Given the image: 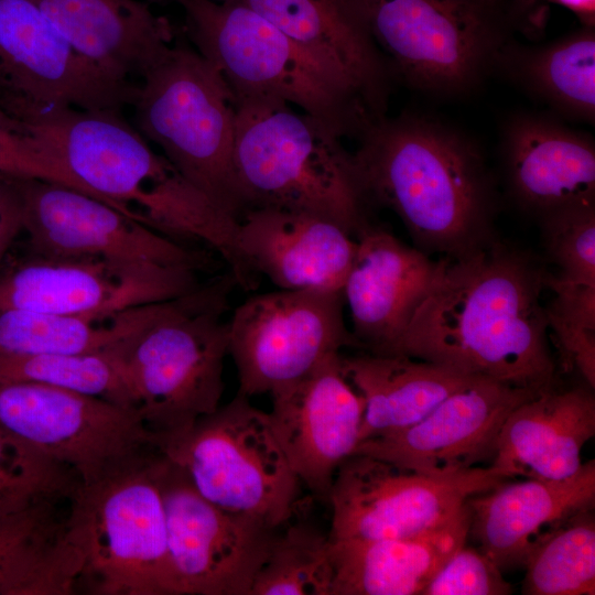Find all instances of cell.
<instances>
[{
    "label": "cell",
    "instance_id": "obj_1",
    "mask_svg": "<svg viewBox=\"0 0 595 595\" xmlns=\"http://www.w3.org/2000/svg\"><path fill=\"white\" fill-rule=\"evenodd\" d=\"M547 274L498 239L468 256L441 257L400 355L538 392L556 386L542 303Z\"/></svg>",
    "mask_w": 595,
    "mask_h": 595
},
{
    "label": "cell",
    "instance_id": "obj_2",
    "mask_svg": "<svg viewBox=\"0 0 595 595\" xmlns=\"http://www.w3.org/2000/svg\"><path fill=\"white\" fill-rule=\"evenodd\" d=\"M358 138L351 154L367 205L394 213L415 248L459 258L497 239L494 175L465 133L407 112L375 120Z\"/></svg>",
    "mask_w": 595,
    "mask_h": 595
},
{
    "label": "cell",
    "instance_id": "obj_3",
    "mask_svg": "<svg viewBox=\"0 0 595 595\" xmlns=\"http://www.w3.org/2000/svg\"><path fill=\"white\" fill-rule=\"evenodd\" d=\"M28 125L99 199L178 242L206 246L225 261L239 288H257L258 277L239 247V221L158 154L118 111L66 108Z\"/></svg>",
    "mask_w": 595,
    "mask_h": 595
},
{
    "label": "cell",
    "instance_id": "obj_4",
    "mask_svg": "<svg viewBox=\"0 0 595 595\" xmlns=\"http://www.w3.org/2000/svg\"><path fill=\"white\" fill-rule=\"evenodd\" d=\"M235 100L234 173L246 210L306 213L356 237L370 221L369 206L342 137L284 101Z\"/></svg>",
    "mask_w": 595,
    "mask_h": 595
},
{
    "label": "cell",
    "instance_id": "obj_5",
    "mask_svg": "<svg viewBox=\"0 0 595 595\" xmlns=\"http://www.w3.org/2000/svg\"><path fill=\"white\" fill-rule=\"evenodd\" d=\"M236 286L228 270L173 300L121 344L138 412L153 439L182 432L220 407L228 355L223 314Z\"/></svg>",
    "mask_w": 595,
    "mask_h": 595
},
{
    "label": "cell",
    "instance_id": "obj_6",
    "mask_svg": "<svg viewBox=\"0 0 595 595\" xmlns=\"http://www.w3.org/2000/svg\"><path fill=\"white\" fill-rule=\"evenodd\" d=\"M197 52L223 76L235 99L284 101L358 137L377 118L331 72L242 0H176Z\"/></svg>",
    "mask_w": 595,
    "mask_h": 595
},
{
    "label": "cell",
    "instance_id": "obj_7",
    "mask_svg": "<svg viewBox=\"0 0 595 595\" xmlns=\"http://www.w3.org/2000/svg\"><path fill=\"white\" fill-rule=\"evenodd\" d=\"M158 451L95 482L67 504V536L80 556L76 594L178 595L170 561Z\"/></svg>",
    "mask_w": 595,
    "mask_h": 595
},
{
    "label": "cell",
    "instance_id": "obj_8",
    "mask_svg": "<svg viewBox=\"0 0 595 595\" xmlns=\"http://www.w3.org/2000/svg\"><path fill=\"white\" fill-rule=\"evenodd\" d=\"M391 76L440 98L473 93L513 39L518 10L504 0H360Z\"/></svg>",
    "mask_w": 595,
    "mask_h": 595
},
{
    "label": "cell",
    "instance_id": "obj_9",
    "mask_svg": "<svg viewBox=\"0 0 595 595\" xmlns=\"http://www.w3.org/2000/svg\"><path fill=\"white\" fill-rule=\"evenodd\" d=\"M138 131L218 207L246 212L234 173L236 100L196 50L173 46L137 87Z\"/></svg>",
    "mask_w": 595,
    "mask_h": 595
},
{
    "label": "cell",
    "instance_id": "obj_10",
    "mask_svg": "<svg viewBox=\"0 0 595 595\" xmlns=\"http://www.w3.org/2000/svg\"><path fill=\"white\" fill-rule=\"evenodd\" d=\"M212 504L279 529L296 513L301 482L268 412L238 394L188 429L153 439Z\"/></svg>",
    "mask_w": 595,
    "mask_h": 595
},
{
    "label": "cell",
    "instance_id": "obj_11",
    "mask_svg": "<svg viewBox=\"0 0 595 595\" xmlns=\"http://www.w3.org/2000/svg\"><path fill=\"white\" fill-rule=\"evenodd\" d=\"M507 479L491 466L436 477L355 453L340 464L332 484L328 538L337 542L428 533L454 520L472 496Z\"/></svg>",
    "mask_w": 595,
    "mask_h": 595
},
{
    "label": "cell",
    "instance_id": "obj_12",
    "mask_svg": "<svg viewBox=\"0 0 595 595\" xmlns=\"http://www.w3.org/2000/svg\"><path fill=\"white\" fill-rule=\"evenodd\" d=\"M340 292L277 290L253 295L228 321L238 394L283 391L344 347H357Z\"/></svg>",
    "mask_w": 595,
    "mask_h": 595
},
{
    "label": "cell",
    "instance_id": "obj_13",
    "mask_svg": "<svg viewBox=\"0 0 595 595\" xmlns=\"http://www.w3.org/2000/svg\"><path fill=\"white\" fill-rule=\"evenodd\" d=\"M0 428L95 482L155 450L136 408L34 382L0 383Z\"/></svg>",
    "mask_w": 595,
    "mask_h": 595
},
{
    "label": "cell",
    "instance_id": "obj_14",
    "mask_svg": "<svg viewBox=\"0 0 595 595\" xmlns=\"http://www.w3.org/2000/svg\"><path fill=\"white\" fill-rule=\"evenodd\" d=\"M137 86L78 55L31 0H0V109L25 123L66 108L119 111Z\"/></svg>",
    "mask_w": 595,
    "mask_h": 595
},
{
    "label": "cell",
    "instance_id": "obj_15",
    "mask_svg": "<svg viewBox=\"0 0 595 595\" xmlns=\"http://www.w3.org/2000/svg\"><path fill=\"white\" fill-rule=\"evenodd\" d=\"M22 232L31 252L62 258H99L202 271L207 252L178 242L110 204L61 183L18 178Z\"/></svg>",
    "mask_w": 595,
    "mask_h": 595
},
{
    "label": "cell",
    "instance_id": "obj_16",
    "mask_svg": "<svg viewBox=\"0 0 595 595\" xmlns=\"http://www.w3.org/2000/svg\"><path fill=\"white\" fill-rule=\"evenodd\" d=\"M156 473L178 595H250L278 529L212 504L159 452Z\"/></svg>",
    "mask_w": 595,
    "mask_h": 595
},
{
    "label": "cell",
    "instance_id": "obj_17",
    "mask_svg": "<svg viewBox=\"0 0 595 595\" xmlns=\"http://www.w3.org/2000/svg\"><path fill=\"white\" fill-rule=\"evenodd\" d=\"M202 284L197 271L190 269L32 253L13 267H1L0 310L111 316L178 299Z\"/></svg>",
    "mask_w": 595,
    "mask_h": 595
},
{
    "label": "cell",
    "instance_id": "obj_18",
    "mask_svg": "<svg viewBox=\"0 0 595 595\" xmlns=\"http://www.w3.org/2000/svg\"><path fill=\"white\" fill-rule=\"evenodd\" d=\"M539 392L477 377L415 424L363 441L355 453L429 476L462 473L494 458L500 429L509 413Z\"/></svg>",
    "mask_w": 595,
    "mask_h": 595
},
{
    "label": "cell",
    "instance_id": "obj_19",
    "mask_svg": "<svg viewBox=\"0 0 595 595\" xmlns=\"http://www.w3.org/2000/svg\"><path fill=\"white\" fill-rule=\"evenodd\" d=\"M342 353L271 397L274 435L301 484L328 504L340 464L359 444L365 402L345 377Z\"/></svg>",
    "mask_w": 595,
    "mask_h": 595
},
{
    "label": "cell",
    "instance_id": "obj_20",
    "mask_svg": "<svg viewBox=\"0 0 595 595\" xmlns=\"http://www.w3.org/2000/svg\"><path fill=\"white\" fill-rule=\"evenodd\" d=\"M355 238L356 255L343 286L350 332L363 351L400 355L404 334L430 289L439 260L371 221Z\"/></svg>",
    "mask_w": 595,
    "mask_h": 595
},
{
    "label": "cell",
    "instance_id": "obj_21",
    "mask_svg": "<svg viewBox=\"0 0 595 595\" xmlns=\"http://www.w3.org/2000/svg\"><path fill=\"white\" fill-rule=\"evenodd\" d=\"M508 190L539 217L575 204L595 203V143L555 117L518 112L501 129Z\"/></svg>",
    "mask_w": 595,
    "mask_h": 595
},
{
    "label": "cell",
    "instance_id": "obj_22",
    "mask_svg": "<svg viewBox=\"0 0 595 595\" xmlns=\"http://www.w3.org/2000/svg\"><path fill=\"white\" fill-rule=\"evenodd\" d=\"M238 241L251 271L281 290L343 293L357 249L356 238L328 219L269 207L244 213Z\"/></svg>",
    "mask_w": 595,
    "mask_h": 595
},
{
    "label": "cell",
    "instance_id": "obj_23",
    "mask_svg": "<svg viewBox=\"0 0 595 595\" xmlns=\"http://www.w3.org/2000/svg\"><path fill=\"white\" fill-rule=\"evenodd\" d=\"M310 54L376 117L385 116L391 73L360 0H242Z\"/></svg>",
    "mask_w": 595,
    "mask_h": 595
},
{
    "label": "cell",
    "instance_id": "obj_24",
    "mask_svg": "<svg viewBox=\"0 0 595 595\" xmlns=\"http://www.w3.org/2000/svg\"><path fill=\"white\" fill-rule=\"evenodd\" d=\"M469 532L500 569L523 565L531 549L571 517L595 506V461L563 479L505 480L472 496Z\"/></svg>",
    "mask_w": 595,
    "mask_h": 595
},
{
    "label": "cell",
    "instance_id": "obj_25",
    "mask_svg": "<svg viewBox=\"0 0 595 595\" xmlns=\"http://www.w3.org/2000/svg\"><path fill=\"white\" fill-rule=\"evenodd\" d=\"M88 63L131 84L173 48L170 22L138 0H31Z\"/></svg>",
    "mask_w": 595,
    "mask_h": 595
},
{
    "label": "cell",
    "instance_id": "obj_26",
    "mask_svg": "<svg viewBox=\"0 0 595 595\" xmlns=\"http://www.w3.org/2000/svg\"><path fill=\"white\" fill-rule=\"evenodd\" d=\"M594 435L593 388L556 385L509 413L490 466L508 478L563 479L581 468L582 451Z\"/></svg>",
    "mask_w": 595,
    "mask_h": 595
},
{
    "label": "cell",
    "instance_id": "obj_27",
    "mask_svg": "<svg viewBox=\"0 0 595 595\" xmlns=\"http://www.w3.org/2000/svg\"><path fill=\"white\" fill-rule=\"evenodd\" d=\"M469 509L450 523L415 537L332 542V595H418L462 545Z\"/></svg>",
    "mask_w": 595,
    "mask_h": 595
},
{
    "label": "cell",
    "instance_id": "obj_28",
    "mask_svg": "<svg viewBox=\"0 0 595 595\" xmlns=\"http://www.w3.org/2000/svg\"><path fill=\"white\" fill-rule=\"evenodd\" d=\"M342 369L363 397V441L403 431L475 378L407 355L340 356Z\"/></svg>",
    "mask_w": 595,
    "mask_h": 595
},
{
    "label": "cell",
    "instance_id": "obj_29",
    "mask_svg": "<svg viewBox=\"0 0 595 595\" xmlns=\"http://www.w3.org/2000/svg\"><path fill=\"white\" fill-rule=\"evenodd\" d=\"M68 498L0 519V595H74L80 556L67 536Z\"/></svg>",
    "mask_w": 595,
    "mask_h": 595
},
{
    "label": "cell",
    "instance_id": "obj_30",
    "mask_svg": "<svg viewBox=\"0 0 595 595\" xmlns=\"http://www.w3.org/2000/svg\"><path fill=\"white\" fill-rule=\"evenodd\" d=\"M494 72L545 104L559 117L594 123V28L583 26L537 45L512 39L500 50Z\"/></svg>",
    "mask_w": 595,
    "mask_h": 595
},
{
    "label": "cell",
    "instance_id": "obj_31",
    "mask_svg": "<svg viewBox=\"0 0 595 595\" xmlns=\"http://www.w3.org/2000/svg\"><path fill=\"white\" fill-rule=\"evenodd\" d=\"M170 304L171 301L147 304L111 316L1 309L0 355L82 354L113 348Z\"/></svg>",
    "mask_w": 595,
    "mask_h": 595
},
{
    "label": "cell",
    "instance_id": "obj_32",
    "mask_svg": "<svg viewBox=\"0 0 595 595\" xmlns=\"http://www.w3.org/2000/svg\"><path fill=\"white\" fill-rule=\"evenodd\" d=\"M121 344L82 354L0 355V383H41L137 409Z\"/></svg>",
    "mask_w": 595,
    "mask_h": 595
},
{
    "label": "cell",
    "instance_id": "obj_33",
    "mask_svg": "<svg viewBox=\"0 0 595 595\" xmlns=\"http://www.w3.org/2000/svg\"><path fill=\"white\" fill-rule=\"evenodd\" d=\"M582 511L542 538L522 566L524 595H594L595 519Z\"/></svg>",
    "mask_w": 595,
    "mask_h": 595
},
{
    "label": "cell",
    "instance_id": "obj_34",
    "mask_svg": "<svg viewBox=\"0 0 595 595\" xmlns=\"http://www.w3.org/2000/svg\"><path fill=\"white\" fill-rule=\"evenodd\" d=\"M275 531L250 595H332V543L307 522L285 523Z\"/></svg>",
    "mask_w": 595,
    "mask_h": 595
},
{
    "label": "cell",
    "instance_id": "obj_35",
    "mask_svg": "<svg viewBox=\"0 0 595 595\" xmlns=\"http://www.w3.org/2000/svg\"><path fill=\"white\" fill-rule=\"evenodd\" d=\"M545 286L554 296L545 306L550 342L561 367L577 372L595 387V284L572 282L548 273Z\"/></svg>",
    "mask_w": 595,
    "mask_h": 595
},
{
    "label": "cell",
    "instance_id": "obj_36",
    "mask_svg": "<svg viewBox=\"0 0 595 595\" xmlns=\"http://www.w3.org/2000/svg\"><path fill=\"white\" fill-rule=\"evenodd\" d=\"M80 483L68 467L0 428V519L48 498H69Z\"/></svg>",
    "mask_w": 595,
    "mask_h": 595
},
{
    "label": "cell",
    "instance_id": "obj_37",
    "mask_svg": "<svg viewBox=\"0 0 595 595\" xmlns=\"http://www.w3.org/2000/svg\"><path fill=\"white\" fill-rule=\"evenodd\" d=\"M544 247L559 278L595 284V203L562 207L540 217Z\"/></svg>",
    "mask_w": 595,
    "mask_h": 595
},
{
    "label": "cell",
    "instance_id": "obj_38",
    "mask_svg": "<svg viewBox=\"0 0 595 595\" xmlns=\"http://www.w3.org/2000/svg\"><path fill=\"white\" fill-rule=\"evenodd\" d=\"M0 174L56 182L98 198L61 166L28 123L1 109Z\"/></svg>",
    "mask_w": 595,
    "mask_h": 595
},
{
    "label": "cell",
    "instance_id": "obj_39",
    "mask_svg": "<svg viewBox=\"0 0 595 595\" xmlns=\"http://www.w3.org/2000/svg\"><path fill=\"white\" fill-rule=\"evenodd\" d=\"M511 584L478 548L462 545L437 571L421 595H508Z\"/></svg>",
    "mask_w": 595,
    "mask_h": 595
},
{
    "label": "cell",
    "instance_id": "obj_40",
    "mask_svg": "<svg viewBox=\"0 0 595 595\" xmlns=\"http://www.w3.org/2000/svg\"><path fill=\"white\" fill-rule=\"evenodd\" d=\"M18 178L0 174V269L15 238L22 232Z\"/></svg>",
    "mask_w": 595,
    "mask_h": 595
},
{
    "label": "cell",
    "instance_id": "obj_41",
    "mask_svg": "<svg viewBox=\"0 0 595 595\" xmlns=\"http://www.w3.org/2000/svg\"><path fill=\"white\" fill-rule=\"evenodd\" d=\"M547 1L562 6L577 15L583 26L595 25V0H531Z\"/></svg>",
    "mask_w": 595,
    "mask_h": 595
},
{
    "label": "cell",
    "instance_id": "obj_42",
    "mask_svg": "<svg viewBox=\"0 0 595 595\" xmlns=\"http://www.w3.org/2000/svg\"><path fill=\"white\" fill-rule=\"evenodd\" d=\"M153 1H165V0H153Z\"/></svg>",
    "mask_w": 595,
    "mask_h": 595
},
{
    "label": "cell",
    "instance_id": "obj_43",
    "mask_svg": "<svg viewBox=\"0 0 595 595\" xmlns=\"http://www.w3.org/2000/svg\"><path fill=\"white\" fill-rule=\"evenodd\" d=\"M215 1H216V0H215ZM223 1H225V0H223Z\"/></svg>",
    "mask_w": 595,
    "mask_h": 595
}]
</instances>
